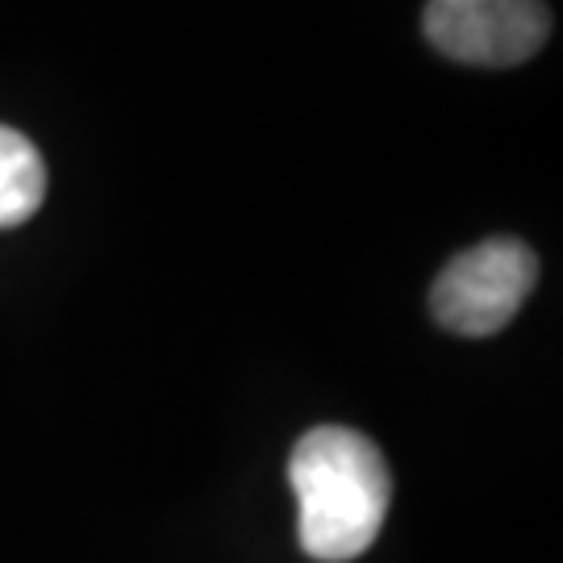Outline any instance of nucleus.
<instances>
[{"mask_svg": "<svg viewBox=\"0 0 563 563\" xmlns=\"http://www.w3.org/2000/svg\"><path fill=\"white\" fill-rule=\"evenodd\" d=\"M288 484L301 509L305 555L322 563L360 560L376 543L393 481L380 446L351 426H313L288 460Z\"/></svg>", "mask_w": 563, "mask_h": 563, "instance_id": "1", "label": "nucleus"}, {"mask_svg": "<svg viewBox=\"0 0 563 563\" xmlns=\"http://www.w3.org/2000/svg\"><path fill=\"white\" fill-rule=\"evenodd\" d=\"M534 284H539V260L526 242H476L439 272L430 288V313L451 334L488 339L518 318Z\"/></svg>", "mask_w": 563, "mask_h": 563, "instance_id": "2", "label": "nucleus"}, {"mask_svg": "<svg viewBox=\"0 0 563 563\" xmlns=\"http://www.w3.org/2000/svg\"><path fill=\"white\" fill-rule=\"evenodd\" d=\"M430 46L467 67L526 63L551 34L543 0H430L422 13Z\"/></svg>", "mask_w": 563, "mask_h": 563, "instance_id": "3", "label": "nucleus"}, {"mask_svg": "<svg viewBox=\"0 0 563 563\" xmlns=\"http://www.w3.org/2000/svg\"><path fill=\"white\" fill-rule=\"evenodd\" d=\"M46 201V163L38 146L0 125V230L30 222Z\"/></svg>", "mask_w": 563, "mask_h": 563, "instance_id": "4", "label": "nucleus"}]
</instances>
